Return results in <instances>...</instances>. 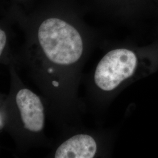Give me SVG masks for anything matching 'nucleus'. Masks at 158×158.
Segmentation results:
<instances>
[{
  "label": "nucleus",
  "instance_id": "nucleus-1",
  "mask_svg": "<svg viewBox=\"0 0 158 158\" xmlns=\"http://www.w3.org/2000/svg\"><path fill=\"white\" fill-rule=\"evenodd\" d=\"M88 45L83 30L59 14L40 19L29 35L25 66L54 109L62 114L71 112L76 105Z\"/></svg>",
  "mask_w": 158,
  "mask_h": 158
},
{
  "label": "nucleus",
  "instance_id": "nucleus-2",
  "mask_svg": "<svg viewBox=\"0 0 158 158\" xmlns=\"http://www.w3.org/2000/svg\"><path fill=\"white\" fill-rule=\"evenodd\" d=\"M158 68V42L144 47H116L97 63L91 76V89L99 97L110 98Z\"/></svg>",
  "mask_w": 158,
  "mask_h": 158
},
{
  "label": "nucleus",
  "instance_id": "nucleus-3",
  "mask_svg": "<svg viewBox=\"0 0 158 158\" xmlns=\"http://www.w3.org/2000/svg\"><path fill=\"white\" fill-rule=\"evenodd\" d=\"M8 104L7 125L10 123L17 136L30 141L39 139L45 126V108L40 96L21 85L12 91Z\"/></svg>",
  "mask_w": 158,
  "mask_h": 158
},
{
  "label": "nucleus",
  "instance_id": "nucleus-4",
  "mask_svg": "<svg viewBox=\"0 0 158 158\" xmlns=\"http://www.w3.org/2000/svg\"><path fill=\"white\" fill-rule=\"evenodd\" d=\"M101 150L100 142L87 133L76 134L62 142L53 153L55 158H93Z\"/></svg>",
  "mask_w": 158,
  "mask_h": 158
},
{
  "label": "nucleus",
  "instance_id": "nucleus-5",
  "mask_svg": "<svg viewBox=\"0 0 158 158\" xmlns=\"http://www.w3.org/2000/svg\"><path fill=\"white\" fill-rule=\"evenodd\" d=\"M110 11L130 23L151 17L152 0H104Z\"/></svg>",
  "mask_w": 158,
  "mask_h": 158
},
{
  "label": "nucleus",
  "instance_id": "nucleus-6",
  "mask_svg": "<svg viewBox=\"0 0 158 158\" xmlns=\"http://www.w3.org/2000/svg\"><path fill=\"white\" fill-rule=\"evenodd\" d=\"M8 49V34L4 27L0 29V57L1 62L4 63L7 59V49Z\"/></svg>",
  "mask_w": 158,
  "mask_h": 158
},
{
  "label": "nucleus",
  "instance_id": "nucleus-7",
  "mask_svg": "<svg viewBox=\"0 0 158 158\" xmlns=\"http://www.w3.org/2000/svg\"><path fill=\"white\" fill-rule=\"evenodd\" d=\"M151 17H153L158 23V0H152Z\"/></svg>",
  "mask_w": 158,
  "mask_h": 158
},
{
  "label": "nucleus",
  "instance_id": "nucleus-8",
  "mask_svg": "<svg viewBox=\"0 0 158 158\" xmlns=\"http://www.w3.org/2000/svg\"><path fill=\"white\" fill-rule=\"evenodd\" d=\"M19 1H23V0H19Z\"/></svg>",
  "mask_w": 158,
  "mask_h": 158
}]
</instances>
